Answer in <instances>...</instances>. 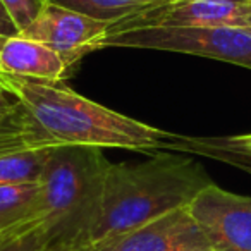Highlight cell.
<instances>
[{
    "label": "cell",
    "mask_w": 251,
    "mask_h": 251,
    "mask_svg": "<svg viewBox=\"0 0 251 251\" xmlns=\"http://www.w3.org/2000/svg\"><path fill=\"white\" fill-rule=\"evenodd\" d=\"M0 91L18 103L55 147L79 145L153 153L171 150L177 136L88 100L62 81L33 79L0 71Z\"/></svg>",
    "instance_id": "cell-1"
},
{
    "label": "cell",
    "mask_w": 251,
    "mask_h": 251,
    "mask_svg": "<svg viewBox=\"0 0 251 251\" xmlns=\"http://www.w3.org/2000/svg\"><path fill=\"white\" fill-rule=\"evenodd\" d=\"M213 184L193 158L155 153L138 164H108L95 220L79 251H90L189 203Z\"/></svg>",
    "instance_id": "cell-2"
},
{
    "label": "cell",
    "mask_w": 251,
    "mask_h": 251,
    "mask_svg": "<svg viewBox=\"0 0 251 251\" xmlns=\"http://www.w3.org/2000/svg\"><path fill=\"white\" fill-rule=\"evenodd\" d=\"M108 164L101 148L62 145L50 150L35 222L43 227L52 250H81L97 215Z\"/></svg>",
    "instance_id": "cell-3"
},
{
    "label": "cell",
    "mask_w": 251,
    "mask_h": 251,
    "mask_svg": "<svg viewBox=\"0 0 251 251\" xmlns=\"http://www.w3.org/2000/svg\"><path fill=\"white\" fill-rule=\"evenodd\" d=\"M158 50L206 57L251 69V28H140L107 33L101 49Z\"/></svg>",
    "instance_id": "cell-4"
},
{
    "label": "cell",
    "mask_w": 251,
    "mask_h": 251,
    "mask_svg": "<svg viewBox=\"0 0 251 251\" xmlns=\"http://www.w3.org/2000/svg\"><path fill=\"white\" fill-rule=\"evenodd\" d=\"M140 28H251L246 0H162L110 25L108 33Z\"/></svg>",
    "instance_id": "cell-5"
},
{
    "label": "cell",
    "mask_w": 251,
    "mask_h": 251,
    "mask_svg": "<svg viewBox=\"0 0 251 251\" xmlns=\"http://www.w3.org/2000/svg\"><path fill=\"white\" fill-rule=\"evenodd\" d=\"M213 251H251V196L206 186L188 206Z\"/></svg>",
    "instance_id": "cell-6"
},
{
    "label": "cell",
    "mask_w": 251,
    "mask_h": 251,
    "mask_svg": "<svg viewBox=\"0 0 251 251\" xmlns=\"http://www.w3.org/2000/svg\"><path fill=\"white\" fill-rule=\"evenodd\" d=\"M110 25L91 19L62 5L47 2L35 21L19 36L33 40L57 52L73 67L86 53L100 50V43Z\"/></svg>",
    "instance_id": "cell-7"
},
{
    "label": "cell",
    "mask_w": 251,
    "mask_h": 251,
    "mask_svg": "<svg viewBox=\"0 0 251 251\" xmlns=\"http://www.w3.org/2000/svg\"><path fill=\"white\" fill-rule=\"evenodd\" d=\"M90 251H213L188 208L151 220Z\"/></svg>",
    "instance_id": "cell-8"
},
{
    "label": "cell",
    "mask_w": 251,
    "mask_h": 251,
    "mask_svg": "<svg viewBox=\"0 0 251 251\" xmlns=\"http://www.w3.org/2000/svg\"><path fill=\"white\" fill-rule=\"evenodd\" d=\"M2 73L45 81H62L71 69L67 62L49 47L23 36L7 38L0 53Z\"/></svg>",
    "instance_id": "cell-9"
},
{
    "label": "cell",
    "mask_w": 251,
    "mask_h": 251,
    "mask_svg": "<svg viewBox=\"0 0 251 251\" xmlns=\"http://www.w3.org/2000/svg\"><path fill=\"white\" fill-rule=\"evenodd\" d=\"M171 150L189 151V153L203 155L227 162L251 172V133L237 134V136H181L177 134L172 141Z\"/></svg>",
    "instance_id": "cell-10"
},
{
    "label": "cell",
    "mask_w": 251,
    "mask_h": 251,
    "mask_svg": "<svg viewBox=\"0 0 251 251\" xmlns=\"http://www.w3.org/2000/svg\"><path fill=\"white\" fill-rule=\"evenodd\" d=\"M40 182L0 186V230L35 222Z\"/></svg>",
    "instance_id": "cell-11"
},
{
    "label": "cell",
    "mask_w": 251,
    "mask_h": 251,
    "mask_svg": "<svg viewBox=\"0 0 251 251\" xmlns=\"http://www.w3.org/2000/svg\"><path fill=\"white\" fill-rule=\"evenodd\" d=\"M52 148H29L0 153V186L40 182Z\"/></svg>",
    "instance_id": "cell-12"
},
{
    "label": "cell",
    "mask_w": 251,
    "mask_h": 251,
    "mask_svg": "<svg viewBox=\"0 0 251 251\" xmlns=\"http://www.w3.org/2000/svg\"><path fill=\"white\" fill-rule=\"evenodd\" d=\"M47 2L62 5L97 21L114 25L158 4L162 0H47Z\"/></svg>",
    "instance_id": "cell-13"
},
{
    "label": "cell",
    "mask_w": 251,
    "mask_h": 251,
    "mask_svg": "<svg viewBox=\"0 0 251 251\" xmlns=\"http://www.w3.org/2000/svg\"><path fill=\"white\" fill-rule=\"evenodd\" d=\"M52 246L49 243L43 227L38 222L26 224L16 227L0 241V251H50Z\"/></svg>",
    "instance_id": "cell-14"
},
{
    "label": "cell",
    "mask_w": 251,
    "mask_h": 251,
    "mask_svg": "<svg viewBox=\"0 0 251 251\" xmlns=\"http://www.w3.org/2000/svg\"><path fill=\"white\" fill-rule=\"evenodd\" d=\"M0 2L5 7L16 28L19 29V33L35 21L43 5L47 4V0H0Z\"/></svg>",
    "instance_id": "cell-15"
},
{
    "label": "cell",
    "mask_w": 251,
    "mask_h": 251,
    "mask_svg": "<svg viewBox=\"0 0 251 251\" xmlns=\"http://www.w3.org/2000/svg\"><path fill=\"white\" fill-rule=\"evenodd\" d=\"M18 35H19V29L16 28V25L9 18L5 7L0 2V36L2 38H12V36H18Z\"/></svg>",
    "instance_id": "cell-16"
},
{
    "label": "cell",
    "mask_w": 251,
    "mask_h": 251,
    "mask_svg": "<svg viewBox=\"0 0 251 251\" xmlns=\"http://www.w3.org/2000/svg\"><path fill=\"white\" fill-rule=\"evenodd\" d=\"M14 107H16L14 100H11L7 95L0 91V119H4L5 115L11 114V112L14 110Z\"/></svg>",
    "instance_id": "cell-17"
},
{
    "label": "cell",
    "mask_w": 251,
    "mask_h": 251,
    "mask_svg": "<svg viewBox=\"0 0 251 251\" xmlns=\"http://www.w3.org/2000/svg\"><path fill=\"white\" fill-rule=\"evenodd\" d=\"M14 229H16V227H14ZM14 229H9V230H0V241L4 239V237L7 236L9 232H12V230H14Z\"/></svg>",
    "instance_id": "cell-18"
},
{
    "label": "cell",
    "mask_w": 251,
    "mask_h": 251,
    "mask_svg": "<svg viewBox=\"0 0 251 251\" xmlns=\"http://www.w3.org/2000/svg\"><path fill=\"white\" fill-rule=\"evenodd\" d=\"M5 40H7V38H2V36H0V53H2V45H4ZM0 71H2V69H0Z\"/></svg>",
    "instance_id": "cell-19"
},
{
    "label": "cell",
    "mask_w": 251,
    "mask_h": 251,
    "mask_svg": "<svg viewBox=\"0 0 251 251\" xmlns=\"http://www.w3.org/2000/svg\"><path fill=\"white\" fill-rule=\"evenodd\" d=\"M50 251H64V250H50Z\"/></svg>",
    "instance_id": "cell-20"
},
{
    "label": "cell",
    "mask_w": 251,
    "mask_h": 251,
    "mask_svg": "<svg viewBox=\"0 0 251 251\" xmlns=\"http://www.w3.org/2000/svg\"><path fill=\"white\" fill-rule=\"evenodd\" d=\"M246 2H250V4H251V0H246Z\"/></svg>",
    "instance_id": "cell-21"
},
{
    "label": "cell",
    "mask_w": 251,
    "mask_h": 251,
    "mask_svg": "<svg viewBox=\"0 0 251 251\" xmlns=\"http://www.w3.org/2000/svg\"><path fill=\"white\" fill-rule=\"evenodd\" d=\"M0 122H2V119H0Z\"/></svg>",
    "instance_id": "cell-22"
}]
</instances>
